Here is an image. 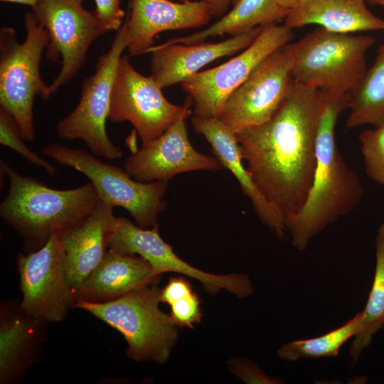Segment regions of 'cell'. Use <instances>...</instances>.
<instances>
[{"instance_id":"6da1fadb","label":"cell","mask_w":384,"mask_h":384,"mask_svg":"<svg viewBox=\"0 0 384 384\" xmlns=\"http://www.w3.org/2000/svg\"><path fill=\"white\" fill-rule=\"evenodd\" d=\"M319 90L294 80L267 122L235 133L255 183L285 223L304 206L316 167Z\"/></svg>"},{"instance_id":"7a4b0ae2","label":"cell","mask_w":384,"mask_h":384,"mask_svg":"<svg viewBox=\"0 0 384 384\" xmlns=\"http://www.w3.org/2000/svg\"><path fill=\"white\" fill-rule=\"evenodd\" d=\"M348 100V94L319 91L313 183L304 206L286 225L292 245L299 251L326 227L356 209L362 198L359 178L345 162L335 139L336 122L347 110Z\"/></svg>"},{"instance_id":"3957f363","label":"cell","mask_w":384,"mask_h":384,"mask_svg":"<svg viewBox=\"0 0 384 384\" xmlns=\"http://www.w3.org/2000/svg\"><path fill=\"white\" fill-rule=\"evenodd\" d=\"M0 165L9 183L0 204V216L23 238L26 252L42 247L53 233L81 223L100 201L91 181L58 190L18 174L4 161L1 160Z\"/></svg>"},{"instance_id":"277c9868","label":"cell","mask_w":384,"mask_h":384,"mask_svg":"<svg viewBox=\"0 0 384 384\" xmlns=\"http://www.w3.org/2000/svg\"><path fill=\"white\" fill-rule=\"evenodd\" d=\"M376 39L318 27L291 43L292 78L321 92L349 94L366 71V54Z\"/></svg>"},{"instance_id":"5b68a950","label":"cell","mask_w":384,"mask_h":384,"mask_svg":"<svg viewBox=\"0 0 384 384\" xmlns=\"http://www.w3.org/2000/svg\"><path fill=\"white\" fill-rule=\"evenodd\" d=\"M26 37L17 41L16 31L2 27L0 31V107L17 124L26 141L35 139L33 102L36 96L47 100L51 95L49 85L40 74L43 51L49 42L44 27L34 13L24 16Z\"/></svg>"},{"instance_id":"8992f818","label":"cell","mask_w":384,"mask_h":384,"mask_svg":"<svg viewBox=\"0 0 384 384\" xmlns=\"http://www.w3.org/2000/svg\"><path fill=\"white\" fill-rule=\"evenodd\" d=\"M161 289L145 286L107 302L77 300L81 309L120 332L127 343V354L136 361L164 363L177 337L176 325L159 304Z\"/></svg>"},{"instance_id":"52a82bcc","label":"cell","mask_w":384,"mask_h":384,"mask_svg":"<svg viewBox=\"0 0 384 384\" xmlns=\"http://www.w3.org/2000/svg\"><path fill=\"white\" fill-rule=\"evenodd\" d=\"M41 151L83 174L96 188L100 200L127 210L139 227L151 228L158 225V215L166 206L163 198L168 181L139 182L124 169L105 162L93 154L59 144H46Z\"/></svg>"},{"instance_id":"ba28073f","label":"cell","mask_w":384,"mask_h":384,"mask_svg":"<svg viewBox=\"0 0 384 384\" xmlns=\"http://www.w3.org/2000/svg\"><path fill=\"white\" fill-rule=\"evenodd\" d=\"M127 46V31L123 23L109 50L98 59L95 73L82 82L78 104L59 121L56 128L60 138L68 141L81 139L95 156L109 160L122 156L120 148L108 137L106 121L117 66Z\"/></svg>"},{"instance_id":"9c48e42d","label":"cell","mask_w":384,"mask_h":384,"mask_svg":"<svg viewBox=\"0 0 384 384\" xmlns=\"http://www.w3.org/2000/svg\"><path fill=\"white\" fill-rule=\"evenodd\" d=\"M68 230L53 233L40 248L20 252L17 257L21 307L28 314L45 322H59L75 298L67 282L65 242Z\"/></svg>"},{"instance_id":"30bf717a","label":"cell","mask_w":384,"mask_h":384,"mask_svg":"<svg viewBox=\"0 0 384 384\" xmlns=\"http://www.w3.org/2000/svg\"><path fill=\"white\" fill-rule=\"evenodd\" d=\"M151 76L139 73L128 56H122L112 86L108 119L114 123L130 122L142 145L162 134L173 123L187 119L188 105H178L167 100Z\"/></svg>"},{"instance_id":"8fae6325","label":"cell","mask_w":384,"mask_h":384,"mask_svg":"<svg viewBox=\"0 0 384 384\" xmlns=\"http://www.w3.org/2000/svg\"><path fill=\"white\" fill-rule=\"evenodd\" d=\"M292 36V29L284 24L265 26L255 41L240 54L183 80L181 85L192 101L195 115L218 118L228 98L256 66L288 44Z\"/></svg>"},{"instance_id":"7c38bea8","label":"cell","mask_w":384,"mask_h":384,"mask_svg":"<svg viewBox=\"0 0 384 384\" xmlns=\"http://www.w3.org/2000/svg\"><path fill=\"white\" fill-rule=\"evenodd\" d=\"M33 9L49 36L46 58L61 59L60 72L49 85L53 95L78 73L92 43L107 30L82 0H39Z\"/></svg>"},{"instance_id":"4fadbf2b","label":"cell","mask_w":384,"mask_h":384,"mask_svg":"<svg viewBox=\"0 0 384 384\" xmlns=\"http://www.w3.org/2000/svg\"><path fill=\"white\" fill-rule=\"evenodd\" d=\"M292 65L289 43L256 66L228 98L218 118L235 133L268 121L289 90Z\"/></svg>"},{"instance_id":"5bb4252c","label":"cell","mask_w":384,"mask_h":384,"mask_svg":"<svg viewBox=\"0 0 384 384\" xmlns=\"http://www.w3.org/2000/svg\"><path fill=\"white\" fill-rule=\"evenodd\" d=\"M186 118L173 123L156 139L127 157L124 169L143 183L169 181L184 172L215 171L222 166L215 156L198 151L188 136Z\"/></svg>"},{"instance_id":"9a60e30c","label":"cell","mask_w":384,"mask_h":384,"mask_svg":"<svg viewBox=\"0 0 384 384\" xmlns=\"http://www.w3.org/2000/svg\"><path fill=\"white\" fill-rule=\"evenodd\" d=\"M211 17L205 0H131L130 13L124 21L127 49L132 56L146 53L160 33L196 28Z\"/></svg>"},{"instance_id":"2e32d148","label":"cell","mask_w":384,"mask_h":384,"mask_svg":"<svg viewBox=\"0 0 384 384\" xmlns=\"http://www.w3.org/2000/svg\"><path fill=\"white\" fill-rule=\"evenodd\" d=\"M263 28L257 26L218 43L153 46L147 50L151 53L150 76L161 89L181 83L208 63L247 48Z\"/></svg>"},{"instance_id":"e0dca14e","label":"cell","mask_w":384,"mask_h":384,"mask_svg":"<svg viewBox=\"0 0 384 384\" xmlns=\"http://www.w3.org/2000/svg\"><path fill=\"white\" fill-rule=\"evenodd\" d=\"M47 323L26 313L16 302L0 308V383L19 381L38 362Z\"/></svg>"},{"instance_id":"ac0fdd59","label":"cell","mask_w":384,"mask_h":384,"mask_svg":"<svg viewBox=\"0 0 384 384\" xmlns=\"http://www.w3.org/2000/svg\"><path fill=\"white\" fill-rule=\"evenodd\" d=\"M193 129L205 137L212 148L214 156L223 167L228 169L240 183L243 193L252 202L262 223L283 239L287 230L284 218L263 196L242 163L235 133L219 118H206L194 115L191 118Z\"/></svg>"},{"instance_id":"d6986e66","label":"cell","mask_w":384,"mask_h":384,"mask_svg":"<svg viewBox=\"0 0 384 384\" xmlns=\"http://www.w3.org/2000/svg\"><path fill=\"white\" fill-rule=\"evenodd\" d=\"M113 209L112 206L100 200L84 221L68 231L65 266L68 285L75 301L81 284L107 252L108 235L114 218Z\"/></svg>"},{"instance_id":"ffe728a7","label":"cell","mask_w":384,"mask_h":384,"mask_svg":"<svg viewBox=\"0 0 384 384\" xmlns=\"http://www.w3.org/2000/svg\"><path fill=\"white\" fill-rule=\"evenodd\" d=\"M107 250L112 252L139 255L161 275L168 272L182 274L200 282L208 278L200 270L181 260L171 246L160 236L158 225L143 228L125 217L114 216L108 238Z\"/></svg>"},{"instance_id":"44dd1931","label":"cell","mask_w":384,"mask_h":384,"mask_svg":"<svg viewBox=\"0 0 384 384\" xmlns=\"http://www.w3.org/2000/svg\"><path fill=\"white\" fill-rule=\"evenodd\" d=\"M160 276L141 257L107 250L81 284L75 302H104L115 299L137 289L156 284Z\"/></svg>"},{"instance_id":"7402d4cb","label":"cell","mask_w":384,"mask_h":384,"mask_svg":"<svg viewBox=\"0 0 384 384\" xmlns=\"http://www.w3.org/2000/svg\"><path fill=\"white\" fill-rule=\"evenodd\" d=\"M284 24L292 30L317 25L343 33L384 31V20L368 9L365 0H298Z\"/></svg>"},{"instance_id":"603a6c76","label":"cell","mask_w":384,"mask_h":384,"mask_svg":"<svg viewBox=\"0 0 384 384\" xmlns=\"http://www.w3.org/2000/svg\"><path fill=\"white\" fill-rule=\"evenodd\" d=\"M288 9L277 0H234L233 7L215 23L191 35L171 39L164 44L191 45L224 34L232 36L257 26H265L284 19Z\"/></svg>"},{"instance_id":"cb8c5ba5","label":"cell","mask_w":384,"mask_h":384,"mask_svg":"<svg viewBox=\"0 0 384 384\" xmlns=\"http://www.w3.org/2000/svg\"><path fill=\"white\" fill-rule=\"evenodd\" d=\"M348 128L384 124V42L379 46L374 63L348 94Z\"/></svg>"},{"instance_id":"d4e9b609","label":"cell","mask_w":384,"mask_h":384,"mask_svg":"<svg viewBox=\"0 0 384 384\" xmlns=\"http://www.w3.org/2000/svg\"><path fill=\"white\" fill-rule=\"evenodd\" d=\"M375 269L368 299L363 312L360 331L353 337L350 355L355 363L367 348L373 336L384 326V222L379 226L375 238Z\"/></svg>"},{"instance_id":"484cf974","label":"cell","mask_w":384,"mask_h":384,"mask_svg":"<svg viewBox=\"0 0 384 384\" xmlns=\"http://www.w3.org/2000/svg\"><path fill=\"white\" fill-rule=\"evenodd\" d=\"M363 321V312H358L341 326L324 335L284 343L278 348L277 355L281 359L292 362L302 358L336 357L344 343L360 331Z\"/></svg>"},{"instance_id":"4316f807","label":"cell","mask_w":384,"mask_h":384,"mask_svg":"<svg viewBox=\"0 0 384 384\" xmlns=\"http://www.w3.org/2000/svg\"><path fill=\"white\" fill-rule=\"evenodd\" d=\"M358 138L368 176L384 186V124L362 132Z\"/></svg>"},{"instance_id":"83f0119b","label":"cell","mask_w":384,"mask_h":384,"mask_svg":"<svg viewBox=\"0 0 384 384\" xmlns=\"http://www.w3.org/2000/svg\"><path fill=\"white\" fill-rule=\"evenodd\" d=\"M25 140L13 117L0 107V143L16 151L31 164L43 168L48 173H56L55 168L46 159L31 151L25 144Z\"/></svg>"},{"instance_id":"f1b7e54d","label":"cell","mask_w":384,"mask_h":384,"mask_svg":"<svg viewBox=\"0 0 384 384\" xmlns=\"http://www.w3.org/2000/svg\"><path fill=\"white\" fill-rule=\"evenodd\" d=\"M200 304L195 292L171 304L170 316L176 325L191 329L194 324L200 322L202 317Z\"/></svg>"},{"instance_id":"f546056e","label":"cell","mask_w":384,"mask_h":384,"mask_svg":"<svg viewBox=\"0 0 384 384\" xmlns=\"http://www.w3.org/2000/svg\"><path fill=\"white\" fill-rule=\"evenodd\" d=\"M228 366L231 372L246 383H282L281 380L265 374L257 365L247 358H233Z\"/></svg>"},{"instance_id":"4dcf8cb0","label":"cell","mask_w":384,"mask_h":384,"mask_svg":"<svg viewBox=\"0 0 384 384\" xmlns=\"http://www.w3.org/2000/svg\"><path fill=\"white\" fill-rule=\"evenodd\" d=\"M95 14L107 31H118L123 24L124 11L119 0H95Z\"/></svg>"},{"instance_id":"1f68e13d","label":"cell","mask_w":384,"mask_h":384,"mask_svg":"<svg viewBox=\"0 0 384 384\" xmlns=\"http://www.w3.org/2000/svg\"><path fill=\"white\" fill-rule=\"evenodd\" d=\"M189 281L182 277H171L160 292L161 302L169 305L193 293Z\"/></svg>"},{"instance_id":"d6a6232c","label":"cell","mask_w":384,"mask_h":384,"mask_svg":"<svg viewBox=\"0 0 384 384\" xmlns=\"http://www.w3.org/2000/svg\"><path fill=\"white\" fill-rule=\"evenodd\" d=\"M208 6L211 16L221 17L228 11L234 0H205Z\"/></svg>"},{"instance_id":"836d02e7","label":"cell","mask_w":384,"mask_h":384,"mask_svg":"<svg viewBox=\"0 0 384 384\" xmlns=\"http://www.w3.org/2000/svg\"><path fill=\"white\" fill-rule=\"evenodd\" d=\"M1 1L16 3L19 4H23V5H28V6H31L33 9L39 0H1Z\"/></svg>"},{"instance_id":"e575fe53","label":"cell","mask_w":384,"mask_h":384,"mask_svg":"<svg viewBox=\"0 0 384 384\" xmlns=\"http://www.w3.org/2000/svg\"><path fill=\"white\" fill-rule=\"evenodd\" d=\"M277 2L288 10H290L298 0H277Z\"/></svg>"},{"instance_id":"d590c367","label":"cell","mask_w":384,"mask_h":384,"mask_svg":"<svg viewBox=\"0 0 384 384\" xmlns=\"http://www.w3.org/2000/svg\"><path fill=\"white\" fill-rule=\"evenodd\" d=\"M372 5H378L384 6V0H368Z\"/></svg>"},{"instance_id":"8d00e7d4","label":"cell","mask_w":384,"mask_h":384,"mask_svg":"<svg viewBox=\"0 0 384 384\" xmlns=\"http://www.w3.org/2000/svg\"><path fill=\"white\" fill-rule=\"evenodd\" d=\"M181 1H183V0H181Z\"/></svg>"},{"instance_id":"74e56055","label":"cell","mask_w":384,"mask_h":384,"mask_svg":"<svg viewBox=\"0 0 384 384\" xmlns=\"http://www.w3.org/2000/svg\"></svg>"}]
</instances>
